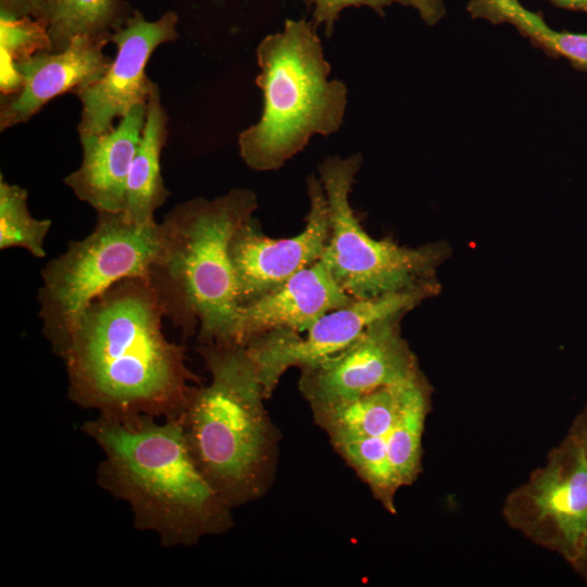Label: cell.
<instances>
[{"label":"cell","mask_w":587,"mask_h":587,"mask_svg":"<svg viewBox=\"0 0 587 587\" xmlns=\"http://www.w3.org/2000/svg\"><path fill=\"white\" fill-rule=\"evenodd\" d=\"M511 527L569 563L587 532V455L569 435L503 505Z\"/></svg>","instance_id":"ba28073f"},{"label":"cell","mask_w":587,"mask_h":587,"mask_svg":"<svg viewBox=\"0 0 587 587\" xmlns=\"http://www.w3.org/2000/svg\"><path fill=\"white\" fill-rule=\"evenodd\" d=\"M104 38L76 37L60 51H39L13 63L20 88L1 95L0 130L29 121L53 98L84 89L109 68L112 58L103 52Z\"/></svg>","instance_id":"4fadbf2b"},{"label":"cell","mask_w":587,"mask_h":587,"mask_svg":"<svg viewBox=\"0 0 587 587\" xmlns=\"http://www.w3.org/2000/svg\"><path fill=\"white\" fill-rule=\"evenodd\" d=\"M411 379L375 389L327 409L313 411V419L326 433L332 446L349 440L385 436L396 422L405 387Z\"/></svg>","instance_id":"e0dca14e"},{"label":"cell","mask_w":587,"mask_h":587,"mask_svg":"<svg viewBox=\"0 0 587 587\" xmlns=\"http://www.w3.org/2000/svg\"><path fill=\"white\" fill-rule=\"evenodd\" d=\"M168 115L154 83L147 101L146 121L134 155L125 191V216L137 225L155 222L154 212L170 191L161 174V154L167 138Z\"/></svg>","instance_id":"2e32d148"},{"label":"cell","mask_w":587,"mask_h":587,"mask_svg":"<svg viewBox=\"0 0 587 587\" xmlns=\"http://www.w3.org/2000/svg\"><path fill=\"white\" fill-rule=\"evenodd\" d=\"M163 317L146 277L122 279L95 299L62 358L68 398L99 414L178 419L201 379L185 347L165 337Z\"/></svg>","instance_id":"6da1fadb"},{"label":"cell","mask_w":587,"mask_h":587,"mask_svg":"<svg viewBox=\"0 0 587 587\" xmlns=\"http://www.w3.org/2000/svg\"><path fill=\"white\" fill-rule=\"evenodd\" d=\"M1 71L39 51H52L47 23L28 16L0 15Z\"/></svg>","instance_id":"7402d4cb"},{"label":"cell","mask_w":587,"mask_h":587,"mask_svg":"<svg viewBox=\"0 0 587 587\" xmlns=\"http://www.w3.org/2000/svg\"><path fill=\"white\" fill-rule=\"evenodd\" d=\"M312 5L313 22L322 26L326 36H330L335 29L342 11L349 8H370L382 13L385 8L392 3L403 4V0H308ZM404 5V4H403Z\"/></svg>","instance_id":"603a6c76"},{"label":"cell","mask_w":587,"mask_h":587,"mask_svg":"<svg viewBox=\"0 0 587 587\" xmlns=\"http://www.w3.org/2000/svg\"><path fill=\"white\" fill-rule=\"evenodd\" d=\"M146 113L147 103L136 105L111 130L79 137L82 163L64 184L98 213L124 212L127 178Z\"/></svg>","instance_id":"9a60e30c"},{"label":"cell","mask_w":587,"mask_h":587,"mask_svg":"<svg viewBox=\"0 0 587 587\" xmlns=\"http://www.w3.org/2000/svg\"><path fill=\"white\" fill-rule=\"evenodd\" d=\"M439 291L440 284L435 278L403 290L354 300L326 313L303 333L274 330L252 339L245 347L257 365L265 398H271L288 369H302L340 352L373 323L405 315Z\"/></svg>","instance_id":"9c48e42d"},{"label":"cell","mask_w":587,"mask_h":587,"mask_svg":"<svg viewBox=\"0 0 587 587\" xmlns=\"http://www.w3.org/2000/svg\"><path fill=\"white\" fill-rule=\"evenodd\" d=\"M211 375L179 416L190 453L211 486L234 509L271 488L280 435L272 422L257 365L245 346L199 344Z\"/></svg>","instance_id":"3957f363"},{"label":"cell","mask_w":587,"mask_h":587,"mask_svg":"<svg viewBox=\"0 0 587 587\" xmlns=\"http://www.w3.org/2000/svg\"><path fill=\"white\" fill-rule=\"evenodd\" d=\"M404 315L377 321L340 352L300 369L299 390L311 411L327 409L421 372L401 335Z\"/></svg>","instance_id":"30bf717a"},{"label":"cell","mask_w":587,"mask_h":587,"mask_svg":"<svg viewBox=\"0 0 587 587\" xmlns=\"http://www.w3.org/2000/svg\"><path fill=\"white\" fill-rule=\"evenodd\" d=\"M26 189L9 184L0 176V249L22 248L33 257L46 255L45 239L51 221L34 217L27 205Z\"/></svg>","instance_id":"44dd1931"},{"label":"cell","mask_w":587,"mask_h":587,"mask_svg":"<svg viewBox=\"0 0 587 587\" xmlns=\"http://www.w3.org/2000/svg\"><path fill=\"white\" fill-rule=\"evenodd\" d=\"M467 10L473 17L513 25L549 57L564 58L574 68L587 73V32L553 29L519 0H470Z\"/></svg>","instance_id":"ac0fdd59"},{"label":"cell","mask_w":587,"mask_h":587,"mask_svg":"<svg viewBox=\"0 0 587 587\" xmlns=\"http://www.w3.org/2000/svg\"><path fill=\"white\" fill-rule=\"evenodd\" d=\"M48 0H0L1 13L45 21ZM46 22V21H45Z\"/></svg>","instance_id":"cb8c5ba5"},{"label":"cell","mask_w":587,"mask_h":587,"mask_svg":"<svg viewBox=\"0 0 587 587\" xmlns=\"http://www.w3.org/2000/svg\"><path fill=\"white\" fill-rule=\"evenodd\" d=\"M570 564L587 582V532L582 538L577 552Z\"/></svg>","instance_id":"4316f807"},{"label":"cell","mask_w":587,"mask_h":587,"mask_svg":"<svg viewBox=\"0 0 587 587\" xmlns=\"http://www.w3.org/2000/svg\"><path fill=\"white\" fill-rule=\"evenodd\" d=\"M307 191L309 212L304 229L297 236L271 238L262 233L253 217L233 235L229 257L240 305L274 290L321 260L329 236V216L319 176H308Z\"/></svg>","instance_id":"7c38bea8"},{"label":"cell","mask_w":587,"mask_h":587,"mask_svg":"<svg viewBox=\"0 0 587 587\" xmlns=\"http://www.w3.org/2000/svg\"><path fill=\"white\" fill-rule=\"evenodd\" d=\"M177 24L178 15L173 11L148 21L134 10L111 35L117 51L109 68L100 79L75 93L82 103L79 137L107 133L116 118L147 103L154 85L147 76V63L159 46L178 39Z\"/></svg>","instance_id":"8fae6325"},{"label":"cell","mask_w":587,"mask_h":587,"mask_svg":"<svg viewBox=\"0 0 587 587\" xmlns=\"http://www.w3.org/2000/svg\"><path fill=\"white\" fill-rule=\"evenodd\" d=\"M316 27L313 21L289 18L257 47L262 113L238 135L239 154L251 170L280 168L312 137H327L344 123L348 89L329 78Z\"/></svg>","instance_id":"5b68a950"},{"label":"cell","mask_w":587,"mask_h":587,"mask_svg":"<svg viewBox=\"0 0 587 587\" xmlns=\"http://www.w3.org/2000/svg\"><path fill=\"white\" fill-rule=\"evenodd\" d=\"M82 430L103 452L99 486L128 503L137 529L153 532L164 547L232 529L233 508L197 466L179 417L99 414Z\"/></svg>","instance_id":"7a4b0ae2"},{"label":"cell","mask_w":587,"mask_h":587,"mask_svg":"<svg viewBox=\"0 0 587 587\" xmlns=\"http://www.w3.org/2000/svg\"><path fill=\"white\" fill-rule=\"evenodd\" d=\"M132 13L125 0H48L45 21L51 50H63L82 36L111 41Z\"/></svg>","instance_id":"ffe728a7"},{"label":"cell","mask_w":587,"mask_h":587,"mask_svg":"<svg viewBox=\"0 0 587 587\" xmlns=\"http://www.w3.org/2000/svg\"><path fill=\"white\" fill-rule=\"evenodd\" d=\"M554 4L576 11L587 13V0H551Z\"/></svg>","instance_id":"83f0119b"},{"label":"cell","mask_w":587,"mask_h":587,"mask_svg":"<svg viewBox=\"0 0 587 587\" xmlns=\"http://www.w3.org/2000/svg\"><path fill=\"white\" fill-rule=\"evenodd\" d=\"M403 4L414 9L429 25L439 21L445 12L441 0H403Z\"/></svg>","instance_id":"d4e9b609"},{"label":"cell","mask_w":587,"mask_h":587,"mask_svg":"<svg viewBox=\"0 0 587 587\" xmlns=\"http://www.w3.org/2000/svg\"><path fill=\"white\" fill-rule=\"evenodd\" d=\"M361 164L362 155L354 153L332 155L319 165L329 216V236L320 261L354 300L435 279L450 253L446 242L403 247L390 238L374 239L362 227L349 198Z\"/></svg>","instance_id":"52a82bcc"},{"label":"cell","mask_w":587,"mask_h":587,"mask_svg":"<svg viewBox=\"0 0 587 587\" xmlns=\"http://www.w3.org/2000/svg\"><path fill=\"white\" fill-rule=\"evenodd\" d=\"M570 434L579 441L587 455V404L575 417Z\"/></svg>","instance_id":"484cf974"},{"label":"cell","mask_w":587,"mask_h":587,"mask_svg":"<svg viewBox=\"0 0 587 587\" xmlns=\"http://www.w3.org/2000/svg\"><path fill=\"white\" fill-rule=\"evenodd\" d=\"M161 248V225H137L124 212L98 213L93 230L49 261L38 290L42 334L63 358L86 308L122 279L149 278Z\"/></svg>","instance_id":"8992f818"},{"label":"cell","mask_w":587,"mask_h":587,"mask_svg":"<svg viewBox=\"0 0 587 587\" xmlns=\"http://www.w3.org/2000/svg\"><path fill=\"white\" fill-rule=\"evenodd\" d=\"M430 405V387L421 373L404 390L396 422L387 435V464L395 489L412 484L422 469V438Z\"/></svg>","instance_id":"d6986e66"},{"label":"cell","mask_w":587,"mask_h":587,"mask_svg":"<svg viewBox=\"0 0 587 587\" xmlns=\"http://www.w3.org/2000/svg\"><path fill=\"white\" fill-rule=\"evenodd\" d=\"M257 209L253 190L233 188L184 201L160 224L161 248L149 279L165 317L185 338L197 333L199 344H233L240 299L229 245Z\"/></svg>","instance_id":"277c9868"},{"label":"cell","mask_w":587,"mask_h":587,"mask_svg":"<svg viewBox=\"0 0 587 587\" xmlns=\"http://www.w3.org/2000/svg\"><path fill=\"white\" fill-rule=\"evenodd\" d=\"M352 301L317 261L274 290L241 304L233 344L246 346L274 330L303 333L326 313Z\"/></svg>","instance_id":"5bb4252c"}]
</instances>
